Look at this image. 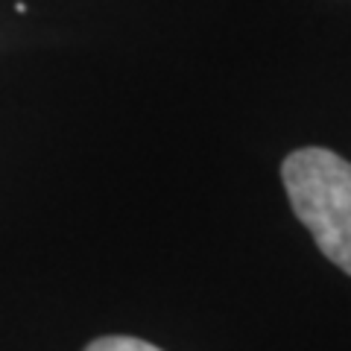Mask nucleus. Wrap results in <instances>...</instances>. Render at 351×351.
<instances>
[{"mask_svg":"<svg viewBox=\"0 0 351 351\" xmlns=\"http://www.w3.org/2000/svg\"><path fill=\"white\" fill-rule=\"evenodd\" d=\"M281 179L319 252L351 276V161L331 149L304 147L284 158Z\"/></svg>","mask_w":351,"mask_h":351,"instance_id":"1","label":"nucleus"},{"mask_svg":"<svg viewBox=\"0 0 351 351\" xmlns=\"http://www.w3.org/2000/svg\"><path fill=\"white\" fill-rule=\"evenodd\" d=\"M85 351H161V348L144 343V339H135V337H100Z\"/></svg>","mask_w":351,"mask_h":351,"instance_id":"2","label":"nucleus"}]
</instances>
